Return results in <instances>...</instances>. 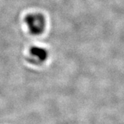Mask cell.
<instances>
[{"mask_svg":"<svg viewBox=\"0 0 124 124\" xmlns=\"http://www.w3.org/2000/svg\"><path fill=\"white\" fill-rule=\"evenodd\" d=\"M25 22L28 31L33 35H39L45 30L46 20L40 13H31L25 17Z\"/></svg>","mask_w":124,"mask_h":124,"instance_id":"obj_1","label":"cell"},{"mask_svg":"<svg viewBox=\"0 0 124 124\" xmlns=\"http://www.w3.org/2000/svg\"><path fill=\"white\" fill-rule=\"evenodd\" d=\"M48 56L47 50L44 48L34 46L30 50L28 61L32 64H41L46 62Z\"/></svg>","mask_w":124,"mask_h":124,"instance_id":"obj_2","label":"cell"}]
</instances>
